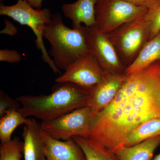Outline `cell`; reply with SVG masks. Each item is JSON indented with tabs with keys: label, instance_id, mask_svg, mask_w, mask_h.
Here are the masks:
<instances>
[{
	"label": "cell",
	"instance_id": "obj_1",
	"mask_svg": "<svg viewBox=\"0 0 160 160\" xmlns=\"http://www.w3.org/2000/svg\"><path fill=\"white\" fill-rule=\"evenodd\" d=\"M160 117V61L126 75L110 105L94 118L89 138L112 151L122 147L129 132Z\"/></svg>",
	"mask_w": 160,
	"mask_h": 160
},
{
	"label": "cell",
	"instance_id": "obj_2",
	"mask_svg": "<svg viewBox=\"0 0 160 160\" xmlns=\"http://www.w3.org/2000/svg\"><path fill=\"white\" fill-rule=\"evenodd\" d=\"M91 91L74 83H57L51 93L22 95L16 98L21 105L19 109L25 118H35L48 122L75 109L89 106Z\"/></svg>",
	"mask_w": 160,
	"mask_h": 160
},
{
	"label": "cell",
	"instance_id": "obj_3",
	"mask_svg": "<svg viewBox=\"0 0 160 160\" xmlns=\"http://www.w3.org/2000/svg\"><path fill=\"white\" fill-rule=\"evenodd\" d=\"M89 30L86 26L69 28L63 23L62 15L52 14L51 22L45 26L43 38L50 43L49 54L59 70L65 71L76 61L91 53Z\"/></svg>",
	"mask_w": 160,
	"mask_h": 160
},
{
	"label": "cell",
	"instance_id": "obj_4",
	"mask_svg": "<svg viewBox=\"0 0 160 160\" xmlns=\"http://www.w3.org/2000/svg\"><path fill=\"white\" fill-rule=\"evenodd\" d=\"M152 16L150 10L142 16L106 33L113 44L120 60L129 66L149 41Z\"/></svg>",
	"mask_w": 160,
	"mask_h": 160
},
{
	"label": "cell",
	"instance_id": "obj_5",
	"mask_svg": "<svg viewBox=\"0 0 160 160\" xmlns=\"http://www.w3.org/2000/svg\"><path fill=\"white\" fill-rule=\"evenodd\" d=\"M0 15L13 19L21 25L29 26L36 37L37 48L41 50L42 58L49 65L55 73L61 74V71L55 66L53 61L46 51L43 42V31L45 26L51 21L52 14L50 9H36L25 0H18L12 6L0 5Z\"/></svg>",
	"mask_w": 160,
	"mask_h": 160
},
{
	"label": "cell",
	"instance_id": "obj_6",
	"mask_svg": "<svg viewBox=\"0 0 160 160\" xmlns=\"http://www.w3.org/2000/svg\"><path fill=\"white\" fill-rule=\"evenodd\" d=\"M94 119L89 106L81 107L48 122H42V129L52 138L67 141L73 137L89 138Z\"/></svg>",
	"mask_w": 160,
	"mask_h": 160
},
{
	"label": "cell",
	"instance_id": "obj_7",
	"mask_svg": "<svg viewBox=\"0 0 160 160\" xmlns=\"http://www.w3.org/2000/svg\"><path fill=\"white\" fill-rule=\"evenodd\" d=\"M149 11L123 0H98L95 6V27L108 33Z\"/></svg>",
	"mask_w": 160,
	"mask_h": 160
},
{
	"label": "cell",
	"instance_id": "obj_8",
	"mask_svg": "<svg viewBox=\"0 0 160 160\" xmlns=\"http://www.w3.org/2000/svg\"><path fill=\"white\" fill-rule=\"evenodd\" d=\"M104 74L102 68L90 53L72 63L55 82L74 83L91 91L101 82Z\"/></svg>",
	"mask_w": 160,
	"mask_h": 160
},
{
	"label": "cell",
	"instance_id": "obj_9",
	"mask_svg": "<svg viewBox=\"0 0 160 160\" xmlns=\"http://www.w3.org/2000/svg\"><path fill=\"white\" fill-rule=\"evenodd\" d=\"M89 42L90 52L104 71L125 74L126 67L122 63L115 48L106 33L95 27H90Z\"/></svg>",
	"mask_w": 160,
	"mask_h": 160
},
{
	"label": "cell",
	"instance_id": "obj_10",
	"mask_svg": "<svg viewBox=\"0 0 160 160\" xmlns=\"http://www.w3.org/2000/svg\"><path fill=\"white\" fill-rule=\"evenodd\" d=\"M126 77L125 74L104 71L102 79L91 91L89 106L94 118L110 105Z\"/></svg>",
	"mask_w": 160,
	"mask_h": 160
},
{
	"label": "cell",
	"instance_id": "obj_11",
	"mask_svg": "<svg viewBox=\"0 0 160 160\" xmlns=\"http://www.w3.org/2000/svg\"><path fill=\"white\" fill-rule=\"evenodd\" d=\"M46 160H86L81 147L73 138L62 141L50 137L42 130Z\"/></svg>",
	"mask_w": 160,
	"mask_h": 160
},
{
	"label": "cell",
	"instance_id": "obj_12",
	"mask_svg": "<svg viewBox=\"0 0 160 160\" xmlns=\"http://www.w3.org/2000/svg\"><path fill=\"white\" fill-rule=\"evenodd\" d=\"M42 130L41 124L33 118H29L22 133L24 160H46L42 136Z\"/></svg>",
	"mask_w": 160,
	"mask_h": 160
},
{
	"label": "cell",
	"instance_id": "obj_13",
	"mask_svg": "<svg viewBox=\"0 0 160 160\" xmlns=\"http://www.w3.org/2000/svg\"><path fill=\"white\" fill-rule=\"evenodd\" d=\"M98 1L78 0L75 2L62 5L63 14L71 20L72 28H79L82 24L89 28L95 26V6Z\"/></svg>",
	"mask_w": 160,
	"mask_h": 160
},
{
	"label": "cell",
	"instance_id": "obj_14",
	"mask_svg": "<svg viewBox=\"0 0 160 160\" xmlns=\"http://www.w3.org/2000/svg\"><path fill=\"white\" fill-rule=\"evenodd\" d=\"M160 145V136L150 138L133 146H122L114 150L119 160H151Z\"/></svg>",
	"mask_w": 160,
	"mask_h": 160
},
{
	"label": "cell",
	"instance_id": "obj_15",
	"mask_svg": "<svg viewBox=\"0 0 160 160\" xmlns=\"http://www.w3.org/2000/svg\"><path fill=\"white\" fill-rule=\"evenodd\" d=\"M158 61H160V31L146 43L133 62L126 67L125 74L128 75L141 71Z\"/></svg>",
	"mask_w": 160,
	"mask_h": 160
},
{
	"label": "cell",
	"instance_id": "obj_16",
	"mask_svg": "<svg viewBox=\"0 0 160 160\" xmlns=\"http://www.w3.org/2000/svg\"><path fill=\"white\" fill-rule=\"evenodd\" d=\"M72 138L82 150L86 160H119L114 152L98 141L80 136Z\"/></svg>",
	"mask_w": 160,
	"mask_h": 160
},
{
	"label": "cell",
	"instance_id": "obj_17",
	"mask_svg": "<svg viewBox=\"0 0 160 160\" xmlns=\"http://www.w3.org/2000/svg\"><path fill=\"white\" fill-rule=\"evenodd\" d=\"M158 136H160V117L152 118L132 130L126 136L122 147L133 146Z\"/></svg>",
	"mask_w": 160,
	"mask_h": 160
},
{
	"label": "cell",
	"instance_id": "obj_18",
	"mask_svg": "<svg viewBox=\"0 0 160 160\" xmlns=\"http://www.w3.org/2000/svg\"><path fill=\"white\" fill-rule=\"evenodd\" d=\"M0 140L1 143H5L12 140L11 136L18 126L25 125L29 118H25L20 113L19 109H10L6 112L0 118Z\"/></svg>",
	"mask_w": 160,
	"mask_h": 160
},
{
	"label": "cell",
	"instance_id": "obj_19",
	"mask_svg": "<svg viewBox=\"0 0 160 160\" xmlns=\"http://www.w3.org/2000/svg\"><path fill=\"white\" fill-rule=\"evenodd\" d=\"M24 143L17 137L0 145V160H21Z\"/></svg>",
	"mask_w": 160,
	"mask_h": 160
},
{
	"label": "cell",
	"instance_id": "obj_20",
	"mask_svg": "<svg viewBox=\"0 0 160 160\" xmlns=\"http://www.w3.org/2000/svg\"><path fill=\"white\" fill-rule=\"evenodd\" d=\"M20 103L17 100L12 99L2 90L0 92V118L2 117L6 112L10 109H19Z\"/></svg>",
	"mask_w": 160,
	"mask_h": 160
},
{
	"label": "cell",
	"instance_id": "obj_21",
	"mask_svg": "<svg viewBox=\"0 0 160 160\" xmlns=\"http://www.w3.org/2000/svg\"><path fill=\"white\" fill-rule=\"evenodd\" d=\"M22 60V56L17 50L4 49L0 50V61L10 63L18 62Z\"/></svg>",
	"mask_w": 160,
	"mask_h": 160
},
{
	"label": "cell",
	"instance_id": "obj_22",
	"mask_svg": "<svg viewBox=\"0 0 160 160\" xmlns=\"http://www.w3.org/2000/svg\"><path fill=\"white\" fill-rule=\"evenodd\" d=\"M138 7H144L149 10H154L160 6V0H123Z\"/></svg>",
	"mask_w": 160,
	"mask_h": 160
},
{
	"label": "cell",
	"instance_id": "obj_23",
	"mask_svg": "<svg viewBox=\"0 0 160 160\" xmlns=\"http://www.w3.org/2000/svg\"><path fill=\"white\" fill-rule=\"evenodd\" d=\"M150 11L152 16V23L149 40L154 38L160 31V6L157 9Z\"/></svg>",
	"mask_w": 160,
	"mask_h": 160
},
{
	"label": "cell",
	"instance_id": "obj_24",
	"mask_svg": "<svg viewBox=\"0 0 160 160\" xmlns=\"http://www.w3.org/2000/svg\"><path fill=\"white\" fill-rule=\"evenodd\" d=\"M5 23L6 24V27L2 31H1V33H7L11 36H13L17 33V30L16 28L13 26L8 20L5 19Z\"/></svg>",
	"mask_w": 160,
	"mask_h": 160
},
{
	"label": "cell",
	"instance_id": "obj_25",
	"mask_svg": "<svg viewBox=\"0 0 160 160\" xmlns=\"http://www.w3.org/2000/svg\"><path fill=\"white\" fill-rule=\"evenodd\" d=\"M36 9H42L43 0H25Z\"/></svg>",
	"mask_w": 160,
	"mask_h": 160
},
{
	"label": "cell",
	"instance_id": "obj_26",
	"mask_svg": "<svg viewBox=\"0 0 160 160\" xmlns=\"http://www.w3.org/2000/svg\"><path fill=\"white\" fill-rule=\"evenodd\" d=\"M151 160H160V152L155 157L152 158Z\"/></svg>",
	"mask_w": 160,
	"mask_h": 160
}]
</instances>
